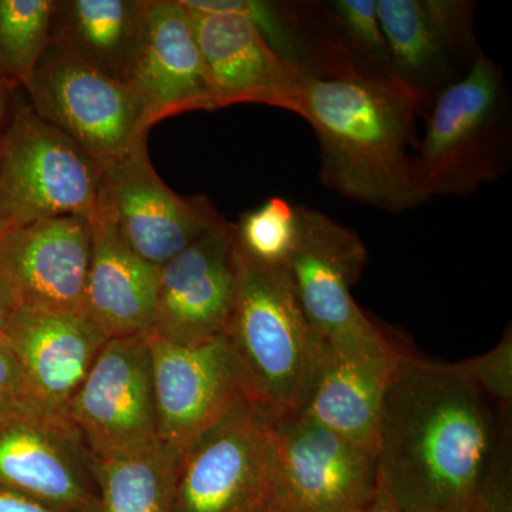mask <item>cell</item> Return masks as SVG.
<instances>
[{
  "label": "cell",
  "mask_w": 512,
  "mask_h": 512,
  "mask_svg": "<svg viewBox=\"0 0 512 512\" xmlns=\"http://www.w3.org/2000/svg\"><path fill=\"white\" fill-rule=\"evenodd\" d=\"M460 369L400 353L384 392L379 481L406 512H457L476 497L511 426Z\"/></svg>",
  "instance_id": "cell-1"
},
{
  "label": "cell",
  "mask_w": 512,
  "mask_h": 512,
  "mask_svg": "<svg viewBox=\"0 0 512 512\" xmlns=\"http://www.w3.org/2000/svg\"><path fill=\"white\" fill-rule=\"evenodd\" d=\"M424 109L393 77L306 74L299 116L318 138L322 184L394 214L427 202L417 188L413 154Z\"/></svg>",
  "instance_id": "cell-2"
},
{
  "label": "cell",
  "mask_w": 512,
  "mask_h": 512,
  "mask_svg": "<svg viewBox=\"0 0 512 512\" xmlns=\"http://www.w3.org/2000/svg\"><path fill=\"white\" fill-rule=\"evenodd\" d=\"M238 286L225 336L256 402L276 416L298 414L323 342L306 319L285 266H266L237 245Z\"/></svg>",
  "instance_id": "cell-3"
},
{
  "label": "cell",
  "mask_w": 512,
  "mask_h": 512,
  "mask_svg": "<svg viewBox=\"0 0 512 512\" xmlns=\"http://www.w3.org/2000/svg\"><path fill=\"white\" fill-rule=\"evenodd\" d=\"M503 73L483 52L457 82L434 99L414 177L426 201L468 197L503 174L507 153Z\"/></svg>",
  "instance_id": "cell-4"
},
{
  "label": "cell",
  "mask_w": 512,
  "mask_h": 512,
  "mask_svg": "<svg viewBox=\"0 0 512 512\" xmlns=\"http://www.w3.org/2000/svg\"><path fill=\"white\" fill-rule=\"evenodd\" d=\"M103 167L72 138L19 103L0 134V215L8 229L96 210Z\"/></svg>",
  "instance_id": "cell-5"
},
{
  "label": "cell",
  "mask_w": 512,
  "mask_h": 512,
  "mask_svg": "<svg viewBox=\"0 0 512 512\" xmlns=\"http://www.w3.org/2000/svg\"><path fill=\"white\" fill-rule=\"evenodd\" d=\"M278 416L244 400L178 456L171 512H266Z\"/></svg>",
  "instance_id": "cell-6"
},
{
  "label": "cell",
  "mask_w": 512,
  "mask_h": 512,
  "mask_svg": "<svg viewBox=\"0 0 512 512\" xmlns=\"http://www.w3.org/2000/svg\"><path fill=\"white\" fill-rule=\"evenodd\" d=\"M298 235L286 274L306 319L322 342L352 352L396 348L352 295L367 249L352 229L313 208L296 207Z\"/></svg>",
  "instance_id": "cell-7"
},
{
  "label": "cell",
  "mask_w": 512,
  "mask_h": 512,
  "mask_svg": "<svg viewBox=\"0 0 512 512\" xmlns=\"http://www.w3.org/2000/svg\"><path fill=\"white\" fill-rule=\"evenodd\" d=\"M377 488L375 451L302 414L276 419L266 512H359Z\"/></svg>",
  "instance_id": "cell-8"
},
{
  "label": "cell",
  "mask_w": 512,
  "mask_h": 512,
  "mask_svg": "<svg viewBox=\"0 0 512 512\" xmlns=\"http://www.w3.org/2000/svg\"><path fill=\"white\" fill-rule=\"evenodd\" d=\"M29 94L33 109L101 165L119 160L148 136L126 83L50 42Z\"/></svg>",
  "instance_id": "cell-9"
},
{
  "label": "cell",
  "mask_w": 512,
  "mask_h": 512,
  "mask_svg": "<svg viewBox=\"0 0 512 512\" xmlns=\"http://www.w3.org/2000/svg\"><path fill=\"white\" fill-rule=\"evenodd\" d=\"M69 417L94 460L160 443L148 332L104 343L73 397Z\"/></svg>",
  "instance_id": "cell-10"
},
{
  "label": "cell",
  "mask_w": 512,
  "mask_h": 512,
  "mask_svg": "<svg viewBox=\"0 0 512 512\" xmlns=\"http://www.w3.org/2000/svg\"><path fill=\"white\" fill-rule=\"evenodd\" d=\"M147 138L103 167L96 208L128 247L161 268L224 217L207 197H183L161 180Z\"/></svg>",
  "instance_id": "cell-11"
},
{
  "label": "cell",
  "mask_w": 512,
  "mask_h": 512,
  "mask_svg": "<svg viewBox=\"0 0 512 512\" xmlns=\"http://www.w3.org/2000/svg\"><path fill=\"white\" fill-rule=\"evenodd\" d=\"M158 441L180 456L192 440L244 400H255L227 336L200 345L148 332Z\"/></svg>",
  "instance_id": "cell-12"
},
{
  "label": "cell",
  "mask_w": 512,
  "mask_h": 512,
  "mask_svg": "<svg viewBox=\"0 0 512 512\" xmlns=\"http://www.w3.org/2000/svg\"><path fill=\"white\" fill-rule=\"evenodd\" d=\"M237 286L235 224L222 218L161 266L150 333L183 346L220 338L234 311Z\"/></svg>",
  "instance_id": "cell-13"
},
{
  "label": "cell",
  "mask_w": 512,
  "mask_h": 512,
  "mask_svg": "<svg viewBox=\"0 0 512 512\" xmlns=\"http://www.w3.org/2000/svg\"><path fill=\"white\" fill-rule=\"evenodd\" d=\"M0 488L59 512H99L94 458L66 420L0 419Z\"/></svg>",
  "instance_id": "cell-14"
},
{
  "label": "cell",
  "mask_w": 512,
  "mask_h": 512,
  "mask_svg": "<svg viewBox=\"0 0 512 512\" xmlns=\"http://www.w3.org/2000/svg\"><path fill=\"white\" fill-rule=\"evenodd\" d=\"M124 83L144 130L190 111L215 110L190 10L181 0H147Z\"/></svg>",
  "instance_id": "cell-15"
},
{
  "label": "cell",
  "mask_w": 512,
  "mask_h": 512,
  "mask_svg": "<svg viewBox=\"0 0 512 512\" xmlns=\"http://www.w3.org/2000/svg\"><path fill=\"white\" fill-rule=\"evenodd\" d=\"M188 10L215 110L264 104L299 116L308 73L282 59L245 16Z\"/></svg>",
  "instance_id": "cell-16"
},
{
  "label": "cell",
  "mask_w": 512,
  "mask_h": 512,
  "mask_svg": "<svg viewBox=\"0 0 512 512\" xmlns=\"http://www.w3.org/2000/svg\"><path fill=\"white\" fill-rule=\"evenodd\" d=\"M473 12L463 0H377L392 77L427 109L434 94L457 82L456 60L476 59Z\"/></svg>",
  "instance_id": "cell-17"
},
{
  "label": "cell",
  "mask_w": 512,
  "mask_h": 512,
  "mask_svg": "<svg viewBox=\"0 0 512 512\" xmlns=\"http://www.w3.org/2000/svg\"><path fill=\"white\" fill-rule=\"evenodd\" d=\"M90 256L89 218H47L6 231L0 245V274L20 306L82 313Z\"/></svg>",
  "instance_id": "cell-18"
},
{
  "label": "cell",
  "mask_w": 512,
  "mask_h": 512,
  "mask_svg": "<svg viewBox=\"0 0 512 512\" xmlns=\"http://www.w3.org/2000/svg\"><path fill=\"white\" fill-rule=\"evenodd\" d=\"M5 338L37 402L70 420L73 397L109 339L82 313L26 306H19Z\"/></svg>",
  "instance_id": "cell-19"
},
{
  "label": "cell",
  "mask_w": 512,
  "mask_h": 512,
  "mask_svg": "<svg viewBox=\"0 0 512 512\" xmlns=\"http://www.w3.org/2000/svg\"><path fill=\"white\" fill-rule=\"evenodd\" d=\"M92 256L82 315L107 339L150 332L156 315L160 268L133 251L106 215H90Z\"/></svg>",
  "instance_id": "cell-20"
},
{
  "label": "cell",
  "mask_w": 512,
  "mask_h": 512,
  "mask_svg": "<svg viewBox=\"0 0 512 512\" xmlns=\"http://www.w3.org/2000/svg\"><path fill=\"white\" fill-rule=\"evenodd\" d=\"M402 352H352L323 342L298 414L376 453L384 392Z\"/></svg>",
  "instance_id": "cell-21"
},
{
  "label": "cell",
  "mask_w": 512,
  "mask_h": 512,
  "mask_svg": "<svg viewBox=\"0 0 512 512\" xmlns=\"http://www.w3.org/2000/svg\"><path fill=\"white\" fill-rule=\"evenodd\" d=\"M147 0L55 2L50 42L123 82L143 28Z\"/></svg>",
  "instance_id": "cell-22"
},
{
  "label": "cell",
  "mask_w": 512,
  "mask_h": 512,
  "mask_svg": "<svg viewBox=\"0 0 512 512\" xmlns=\"http://www.w3.org/2000/svg\"><path fill=\"white\" fill-rule=\"evenodd\" d=\"M178 454L154 444L106 460H94L99 512H171Z\"/></svg>",
  "instance_id": "cell-23"
},
{
  "label": "cell",
  "mask_w": 512,
  "mask_h": 512,
  "mask_svg": "<svg viewBox=\"0 0 512 512\" xmlns=\"http://www.w3.org/2000/svg\"><path fill=\"white\" fill-rule=\"evenodd\" d=\"M56 0H0V76L28 90L52 36Z\"/></svg>",
  "instance_id": "cell-24"
},
{
  "label": "cell",
  "mask_w": 512,
  "mask_h": 512,
  "mask_svg": "<svg viewBox=\"0 0 512 512\" xmlns=\"http://www.w3.org/2000/svg\"><path fill=\"white\" fill-rule=\"evenodd\" d=\"M325 10L340 46L357 74L392 77V63L377 13V0H335L326 3Z\"/></svg>",
  "instance_id": "cell-25"
},
{
  "label": "cell",
  "mask_w": 512,
  "mask_h": 512,
  "mask_svg": "<svg viewBox=\"0 0 512 512\" xmlns=\"http://www.w3.org/2000/svg\"><path fill=\"white\" fill-rule=\"evenodd\" d=\"M238 248L252 261L285 266L298 235L296 207L282 197H272L261 207L242 215L235 224Z\"/></svg>",
  "instance_id": "cell-26"
},
{
  "label": "cell",
  "mask_w": 512,
  "mask_h": 512,
  "mask_svg": "<svg viewBox=\"0 0 512 512\" xmlns=\"http://www.w3.org/2000/svg\"><path fill=\"white\" fill-rule=\"evenodd\" d=\"M478 389L504 410L512 409V329H505L495 348L484 355L456 363Z\"/></svg>",
  "instance_id": "cell-27"
},
{
  "label": "cell",
  "mask_w": 512,
  "mask_h": 512,
  "mask_svg": "<svg viewBox=\"0 0 512 512\" xmlns=\"http://www.w3.org/2000/svg\"><path fill=\"white\" fill-rule=\"evenodd\" d=\"M15 414H33V416L70 421L50 413L37 402L26 382L15 352L10 348L8 339L3 336L0 338V419L15 416Z\"/></svg>",
  "instance_id": "cell-28"
},
{
  "label": "cell",
  "mask_w": 512,
  "mask_h": 512,
  "mask_svg": "<svg viewBox=\"0 0 512 512\" xmlns=\"http://www.w3.org/2000/svg\"><path fill=\"white\" fill-rule=\"evenodd\" d=\"M457 512H512V458L498 454L470 504Z\"/></svg>",
  "instance_id": "cell-29"
},
{
  "label": "cell",
  "mask_w": 512,
  "mask_h": 512,
  "mask_svg": "<svg viewBox=\"0 0 512 512\" xmlns=\"http://www.w3.org/2000/svg\"><path fill=\"white\" fill-rule=\"evenodd\" d=\"M0 512H59L47 505L0 488Z\"/></svg>",
  "instance_id": "cell-30"
},
{
  "label": "cell",
  "mask_w": 512,
  "mask_h": 512,
  "mask_svg": "<svg viewBox=\"0 0 512 512\" xmlns=\"http://www.w3.org/2000/svg\"><path fill=\"white\" fill-rule=\"evenodd\" d=\"M20 303L8 281L0 274V338L6 335Z\"/></svg>",
  "instance_id": "cell-31"
},
{
  "label": "cell",
  "mask_w": 512,
  "mask_h": 512,
  "mask_svg": "<svg viewBox=\"0 0 512 512\" xmlns=\"http://www.w3.org/2000/svg\"><path fill=\"white\" fill-rule=\"evenodd\" d=\"M359 512H406L403 511L402 508L399 507L387 491L384 490L383 485L380 484L379 488H377L375 497L369 501V504L365 505Z\"/></svg>",
  "instance_id": "cell-32"
},
{
  "label": "cell",
  "mask_w": 512,
  "mask_h": 512,
  "mask_svg": "<svg viewBox=\"0 0 512 512\" xmlns=\"http://www.w3.org/2000/svg\"><path fill=\"white\" fill-rule=\"evenodd\" d=\"M12 90L13 87H10L8 82L0 76V127L3 126V123L9 117L10 94H12Z\"/></svg>",
  "instance_id": "cell-33"
},
{
  "label": "cell",
  "mask_w": 512,
  "mask_h": 512,
  "mask_svg": "<svg viewBox=\"0 0 512 512\" xmlns=\"http://www.w3.org/2000/svg\"><path fill=\"white\" fill-rule=\"evenodd\" d=\"M8 227H6L5 221H3L2 215H0V245H2L3 237H5Z\"/></svg>",
  "instance_id": "cell-34"
}]
</instances>
